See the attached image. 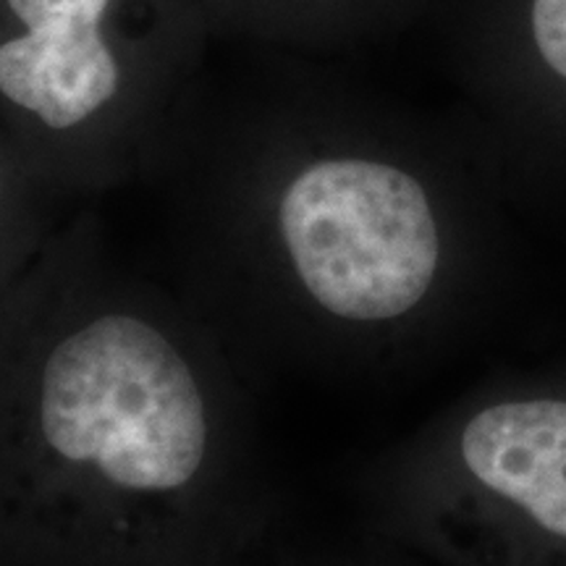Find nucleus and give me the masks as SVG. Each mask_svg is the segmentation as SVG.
I'll use <instances>...</instances> for the list:
<instances>
[{"instance_id":"nucleus-6","label":"nucleus","mask_w":566,"mask_h":566,"mask_svg":"<svg viewBox=\"0 0 566 566\" xmlns=\"http://www.w3.org/2000/svg\"><path fill=\"white\" fill-rule=\"evenodd\" d=\"M530 32L541 66L566 90V0H533Z\"/></svg>"},{"instance_id":"nucleus-3","label":"nucleus","mask_w":566,"mask_h":566,"mask_svg":"<svg viewBox=\"0 0 566 566\" xmlns=\"http://www.w3.org/2000/svg\"><path fill=\"white\" fill-rule=\"evenodd\" d=\"M375 533L438 566H566V375L472 388L359 472Z\"/></svg>"},{"instance_id":"nucleus-1","label":"nucleus","mask_w":566,"mask_h":566,"mask_svg":"<svg viewBox=\"0 0 566 566\" xmlns=\"http://www.w3.org/2000/svg\"><path fill=\"white\" fill-rule=\"evenodd\" d=\"M254 384L92 216L0 302V543L27 566H229L281 520Z\"/></svg>"},{"instance_id":"nucleus-5","label":"nucleus","mask_w":566,"mask_h":566,"mask_svg":"<svg viewBox=\"0 0 566 566\" xmlns=\"http://www.w3.org/2000/svg\"><path fill=\"white\" fill-rule=\"evenodd\" d=\"M42 195L53 192L17 150L0 145V302L55 233Z\"/></svg>"},{"instance_id":"nucleus-4","label":"nucleus","mask_w":566,"mask_h":566,"mask_svg":"<svg viewBox=\"0 0 566 566\" xmlns=\"http://www.w3.org/2000/svg\"><path fill=\"white\" fill-rule=\"evenodd\" d=\"M0 111L51 192H97L155 163L181 103L126 40V0H0Z\"/></svg>"},{"instance_id":"nucleus-2","label":"nucleus","mask_w":566,"mask_h":566,"mask_svg":"<svg viewBox=\"0 0 566 566\" xmlns=\"http://www.w3.org/2000/svg\"><path fill=\"white\" fill-rule=\"evenodd\" d=\"M163 150L189 155L168 283L252 384L417 363L475 300L462 205L399 142L279 103Z\"/></svg>"},{"instance_id":"nucleus-7","label":"nucleus","mask_w":566,"mask_h":566,"mask_svg":"<svg viewBox=\"0 0 566 566\" xmlns=\"http://www.w3.org/2000/svg\"><path fill=\"white\" fill-rule=\"evenodd\" d=\"M321 566H407L396 562L386 551H363V554H352L344 558H334V562H325Z\"/></svg>"}]
</instances>
